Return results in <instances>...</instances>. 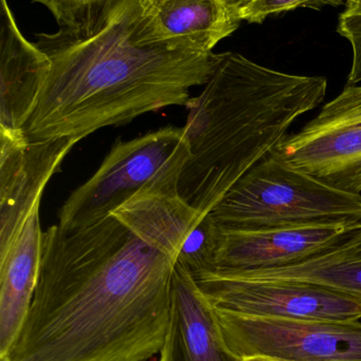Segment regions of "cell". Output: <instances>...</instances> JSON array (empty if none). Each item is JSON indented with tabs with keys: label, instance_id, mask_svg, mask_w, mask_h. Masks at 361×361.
Segmentation results:
<instances>
[{
	"label": "cell",
	"instance_id": "cell-3",
	"mask_svg": "<svg viewBox=\"0 0 361 361\" xmlns=\"http://www.w3.org/2000/svg\"><path fill=\"white\" fill-rule=\"evenodd\" d=\"M184 125L190 157L180 197L209 214L229 189L268 156L292 123L324 102L328 80L276 71L237 53H222Z\"/></svg>",
	"mask_w": 361,
	"mask_h": 361
},
{
	"label": "cell",
	"instance_id": "cell-4",
	"mask_svg": "<svg viewBox=\"0 0 361 361\" xmlns=\"http://www.w3.org/2000/svg\"><path fill=\"white\" fill-rule=\"evenodd\" d=\"M209 216L222 231L355 225L361 223V195L329 186L269 154Z\"/></svg>",
	"mask_w": 361,
	"mask_h": 361
},
{
	"label": "cell",
	"instance_id": "cell-14",
	"mask_svg": "<svg viewBox=\"0 0 361 361\" xmlns=\"http://www.w3.org/2000/svg\"><path fill=\"white\" fill-rule=\"evenodd\" d=\"M40 206L33 208L8 250L0 255V358L8 354L20 333L40 279Z\"/></svg>",
	"mask_w": 361,
	"mask_h": 361
},
{
	"label": "cell",
	"instance_id": "cell-2",
	"mask_svg": "<svg viewBox=\"0 0 361 361\" xmlns=\"http://www.w3.org/2000/svg\"><path fill=\"white\" fill-rule=\"evenodd\" d=\"M141 0H122L91 32L59 27L36 34L51 67L23 135L31 141H81L170 106H186L193 87L207 84L220 54L142 44Z\"/></svg>",
	"mask_w": 361,
	"mask_h": 361
},
{
	"label": "cell",
	"instance_id": "cell-21",
	"mask_svg": "<svg viewBox=\"0 0 361 361\" xmlns=\"http://www.w3.org/2000/svg\"><path fill=\"white\" fill-rule=\"evenodd\" d=\"M150 361H152V360H150ZM154 361H161L160 360H158V358H157L156 360H154Z\"/></svg>",
	"mask_w": 361,
	"mask_h": 361
},
{
	"label": "cell",
	"instance_id": "cell-11",
	"mask_svg": "<svg viewBox=\"0 0 361 361\" xmlns=\"http://www.w3.org/2000/svg\"><path fill=\"white\" fill-rule=\"evenodd\" d=\"M51 63L35 42L25 39L6 0L0 12V133H23L33 114Z\"/></svg>",
	"mask_w": 361,
	"mask_h": 361
},
{
	"label": "cell",
	"instance_id": "cell-9",
	"mask_svg": "<svg viewBox=\"0 0 361 361\" xmlns=\"http://www.w3.org/2000/svg\"><path fill=\"white\" fill-rule=\"evenodd\" d=\"M61 139L31 141L23 133H0V255L4 254L61 162L78 143Z\"/></svg>",
	"mask_w": 361,
	"mask_h": 361
},
{
	"label": "cell",
	"instance_id": "cell-8",
	"mask_svg": "<svg viewBox=\"0 0 361 361\" xmlns=\"http://www.w3.org/2000/svg\"><path fill=\"white\" fill-rule=\"evenodd\" d=\"M213 310L225 348L235 360L267 355L288 361H361L360 320L292 322Z\"/></svg>",
	"mask_w": 361,
	"mask_h": 361
},
{
	"label": "cell",
	"instance_id": "cell-10",
	"mask_svg": "<svg viewBox=\"0 0 361 361\" xmlns=\"http://www.w3.org/2000/svg\"><path fill=\"white\" fill-rule=\"evenodd\" d=\"M352 225L222 231L215 271L277 269L307 260L332 245Z\"/></svg>",
	"mask_w": 361,
	"mask_h": 361
},
{
	"label": "cell",
	"instance_id": "cell-20",
	"mask_svg": "<svg viewBox=\"0 0 361 361\" xmlns=\"http://www.w3.org/2000/svg\"><path fill=\"white\" fill-rule=\"evenodd\" d=\"M237 361H288L285 360H281V358L273 357V356L267 355H254L247 356V357L241 358Z\"/></svg>",
	"mask_w": 361,
	"mask_h": 361
},
{
	"label": "cell",
	"instance_id": "cell-7",
	"mask_svg": "<svg viewBox=\"0 0 361 361\" xmlns=\"http://www.w3.org/2000/svg\"><path fill=\"white\" fill-rule=\"evenodd\" d=\"M194 278L213 307L220 311L292 322L361 319V301L319 284L244 279L220 271Z\"/></svg>",
	"mask_w": 361,
	"mask_h": 361
},
{
	"label": "cell",
	"instance_id": "cell-15",
	"mask_svg": "<svg viewBox=\"0 0 361 361\" xmlns=\"http://www.w3.org/2000/svg\"><path fill=\"white\" fill-rule=\"evenodd\" d=\"M224 271L250 280H288L319 284L361 301V223L350 226L315 256L277 269Z\"/></svg>",
	"mask_w": 361,
	"mask_h": 361
},
{
	"label": "cell",
	"instance_id": "cell-1",
	"mask_svg": "<svg viewBox=\"0 0 361 361\" xmlns=\"http://www.w3.org/2000/svg\"><path fill=\"white\" fill-rule=\"evenodd\" d=\"M205 218L178 192L143 191L84 228L49 227L31 307L0 361L158 357L174 269Z\"/></svg>",
	"mask_w": 361,
	"mask_h": 361
},
{
	"label": "cell",
	"instance_id": "cell-16",
	"mask_svg": "<svg viewBox=\"0 0 361 361\" xmlns=\"http://www.w3.org/2000/svg\"><path fill=\"white\" fill-rule=\"evenodd\" d=\"M42 4L59 27L91 33L107 20L122 0H32Z\"/></svg>",
	"mask_w": 361,
	"mask_h": 361
},
{
	"label": "cell",
	"instance_id": "cell-6",
	"mask_svg": "<svg viewBox=\"0 0 361 361\" xmlns=\"http://www.w3.org/2000/svg\"><path fill=\"white\" fill-rule=\"evenodd\" d=\"M271 154L329 186L361 195V86L347 85Z\"/></svg>",
	"mask_w": 361,
	"mask_h": 361
},
{
	"label": "cell",
	"instance_id": "cell-18",
	"mask_svg": "<svg viewBox=\"0 0 361 361\" xmlns=\"http://www.w3.org/2000/svg\"><path fill=\"white\" fill-rule=\"evenodd\" d=\"M351 0H256L242 16V21L262 23L267 17L298 8H319L326 6H347Z\"/></svg>",
	"mask_w": 361,
	"mask_h": 361
},
{
	"label": "cell",
	"instance_id": "cell-5",
	"mask_svg": "<svg viewBox=\"0 0 361 361\" xmlns=\"http://www.w3.org/2000/svg\"><path fill=\"white\" fill-rule=\"evenodd\" d=\"M190 157L184 127L167 126L131 141L117 140L95 175L59 210V227L78 231L107 218L143 191H178Z\"/></svg>",
	"mask_w": 361,
	"mask_h": 361
},
{
	"label": "cell",
	"instance_id": "cell-19",
	"mask_svg": "<svg viewBox=\"0 0 361 361\" xmlns=\"http://www.w3.org/2000/svg\"><path fill=\"white\" fill-rule=\"evenodd\" d=\"M222 1L229 13L232 15L233 18L241 23L244 13L256 0H222Z\"/></svg>",
	"mask_w": 361,
	"mask_h": 361
},
{
	"label": "cell",
	"instance_id": "cell-13",
	"mask_svg": "<svg viewBox=\"0 0 361 361\" xmlns=\"http://www.w3.org/2000/svg\"><path fill=\"white\" fill-rule=\"evenodd\" d=\"M161 361H237L227 352L213 307L180 261L172 277L170 322Z\"/></svg>",
	"mask_w": 361,
	"mask_h": 361
},
{
	"label": "cell",
	"instance_id": "cell-17",
	"mask_svg": "<svg viewBox=\"0 0 361 361\" xmlns=\"http://www.w3.org/2000/svg\"><path fill=\"white\" fill-rule=\"evenodd\" d=\"M337 31L349 40L353 50L351 71L348 85L361 82V0H351L339 16Z\"/></svg>",
	"mask_w": 361,
	"mask_h": 361
},
{
	"label": "cell",
	"instance_id": "cell-12",
	"mask_svg": "<svg viewBox=\"0 0 361 361\" xmlns=\"http://www.w3.org/2000/svg\"><path fill=\"white\" fill-rule=\"evenodd\" d=\"M138 39L142 44L213 52L239 27L222 0H141Z\"/></svg>",
	"mask_w": 361,
	"mask_h": 361
}]
</instances>
